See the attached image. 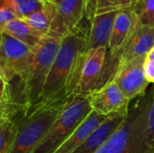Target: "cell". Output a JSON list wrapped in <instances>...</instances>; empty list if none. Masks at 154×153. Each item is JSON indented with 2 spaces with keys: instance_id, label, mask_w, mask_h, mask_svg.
<instances>
[{
  "instance_id": "cell-1",
  "label": "cell",
  "mask_w": 154,
  "mask_h": 153,
  "mask_svg": "<svg viewBox=\"0 0 154 153\" xmlns=\"http://www.w3.org/2000/svg\"><path fill=\"white\" fill-rule=\"evenodd\" d=\"M88 34L79 27L61 40L41 97L35 105L67 104L78 95L82 66L88 51Z\"/></svg>"
},
{
  "instance_id": "cell-2",
  "label": "cell",
  "mask_w": 154,
  "mask_h": 153,
  "mask_svg": "<svg viewBox=\"0 0 154 153\" xmlns=\"http://www.w3.org/2000/svg\"><path fill=\"white\" fill-rule=\"evenodd\" d=\"M152 90L131 104L126 119L97 153H154L148 133Z\"/></svg>"
},
{
  "instance_id": "cell-3",
  "label": "cell",
  "mask_w": 154,
  "mask_h": 153,
  "mask_svg": "<svg viewBox=\"0 0 154 153\" xmlns=\"http://www.w3.org/2000/svg\"><path fill=\"white\" fill-rule=\"evenodd\" d=\"M67 104L33 105L16 119L17 136L12 153H33Z\"/></svg>"
},
{
  "instance_id": "cell-4",
  "label": "cell",
  "mask_w": 154,
  "mask_h": 153,
  "mask_svg": "<svg viewBox=\"0 0 154 153\" xmlns=\"http://www.w3.org/2000/svg\"><path fill=\"white\" fill-rule=\"evenodd\" d=\"M92 112L88 96L76 95L63 107L33 153H54Z\"/></svg>"
},
{
  "instance_id": "cell-5",
  "label": "cell",
  "mask_w": 154,
  "mask_h": 153,
  "mask_svg": "<svg viewBox=\"0 0 154 153\" xmlns=\"http://www.w3.org/2000/svg\"><path fill=\"white\" fill-rule=\"evenodd\" d=\"M62 39L45 36L33 49L31 70L26 82V95L29 106L37 103L51 70Z\"/></svg>"
},
{
  "instance_id": "cell-6",
  "label": "cell",
  "mask_w": 154,
  "mask_h": 153,
  "mask_svg": "<svg viewBox=\"0 0 154 153\" xmlns=\"http://www.w3.org/2000/svg\"><path fill=\"white\" fill-rule=\"evenodd\" d=\"M32 54L33 49L6 32H1L0 78L9 80L19 77L26 86Z\"/></svg>"
},
{
  "instance_id": "cell-7",
  "label": "cell",
  "mask_w": 154,
  "mask_h": 153,
  "mask_svg": "<svg viewBox=\"0 0 154 153\" xmlns=\"http://www.w3.org/2000/svg\"><path fill=\"white\" fill-rule=\"evenodd\" d=\"M144 60L145 57H141L119 63L113 79L130 102L144 96L149 89L150 83L144 76Z\"/></svg>"
},
{
  "instance_id": "cell-8",
  "label": "cell",
  "mask_w": 154,
  "mask_h": 153,
  "mask_svg": "<svg viewBox=\"0 0 154 153\" xmlns=\"http://www.w3.org/2000/svg\"><path fill=\"white\" fill-rule=\"evenodd\" d=\"M107 48L100 47L88 50L82 66L78 95L89 96L106 84Z\"/></svg>"
},
{
  "instance_id": "cell-9",
  "label": "cell",
  "mask_w": 154,
  "mask_h": 153,
  "mask_svg": "<svg viewBox=\"0 0 154 153\" xmlns=\"http://www.w3.org/2000/svg\"><path fill=\"white\" fill-rule=\"evenodd\" d=\"M88 97L92 110L104 116L128 113L132 104L113 80L93 92Z\"/></svg>"
},
{
  "instance_id": "cell-10",
  "label": "cell",
  "mask_w": 154,
  "mask_h": 153,
  "mask_svg": "<svg viewBox=\"0 0 154 153\" xmlns=\"http://www.w3.org/2000/svg\"><path fill=\"white\" fill-rule=\"evenodd\" d=\"M138 24V17L133 10H125L117 13L107 48V55L109 58L118 62L120 52L134 32Z\"/></svg>"
},
{
  "instance_id": "cell-11",
  "label": "cell",
  "mask_w": 154,
  "mask_h": 153,
  "mask_svg": "<svg viewBox=\"0 0 154 153\" xmlns=\"http://www.w3.org/2000/svg\"><path fill=\"white\" fill-rule=\"evenodd\" d=\"M154 47V26L139 23L134 32L120 52L118 62H125L136 58L146 57Z\"/></svg>"
},
{
  "instance_id": "cell-12",
  "label": "cell",
  "mask_w": 154,
  "mask_h": 153,
  "mask_svg": "<svg viewBox=\"0 0 154 153\" xmlns=\"http://www.w3.org/2000/svg\"><path fill=\"white\" fill-rule=\"evenodd\" d=\"M128 113H119L109 115L74 153L97 152L111 135L125 122Z\"/></svg>"
},
{
  "instance_id": "cell-13",
  "label": "cell",
  "mask_w": 154,
  "mask_h": 153,
  "mask_svg": "<svg viewBox=\"0 0 154 153\" xmlns=\"http://www.w3.org/2000/svg\"><path fill=\"white\" fill-rule=\"evenodd\" d=\"M117 13H108L92 17L88 32V50L100 47L108 48Z\"/></svg>"
},
{
  "instance_id": "cell-14",
  "label": "cell",
  "mask_w": 154,
  "mask_h": 153,
  "mask_svg": "<svg viewBox=\"0 0 154 153\" xmlns=\"http://www.w3.org/2000/svg\"><path fill=\"white\" fill-rule=\"evenodd\" d=\"M92 112L82 122V124L76 129V131L58 148L54 153H74L88 139V137L107 118Z\"/></svg>"
},
{
  "instance_id": "cell-15",
  "label": "cell",
  "mask_w": 154,
  "mask_h": 153,
  "mask_svg": "<svg viewBox=\"0 0 154 153\" xmlns=\"http://www.w3.org/2000/svg\"><path fill=\"white\" fill-rule=\"evenodd\" d=\"M52 3L69 30H77L86 17L88 0H54Z\"/></svg>"
},
{
  "instance_id": "cell-16",
  "label": "cell",
  "mask_w": 154,
  "mask_h": 153,
  "mask_svg": "<svg viewBox=\"0 0 154 153\" xmlns=\"http://www.w3.org/2000/svg\"><path fill=\"white\" fill-rule=\"evenodd\" d=\"M0 30L21 41L32 49L36 48L43 38V36L34 31L27 23L19 18L1 26Z\"/></svg>"
},
{
  "instance_id": "cell-17",
  "label": "cell",
  "mask_w": 154,
  "mask_h": 153,
  "mask_svg": "<svg viewBox=\"0 0 154 153\" xmlns=\"http://www.w3.org/2000/svg\"><path fill=\"white\" fill-rule=\"evenodd\" d=\"M134 0H88L86 17L90 20L92 17L125 10H132Z\"/></svg>"
},
{
  "instance_id": "cell-18",
  "label": "cell",
  "mask_w": 154,
  "mask_h": 153,
  "mask_svg": "<svg viewBox=\"0 0 154 153\" xmlns=\"http://www.w3.org/2000/svg\"><path fill=\"white\" fill-rule=\"evenodd\" d=\"M16 136V121L7 118H0V153H12Z\"/></svg>"
},
{
  "instance_id": "cell-19",
  "label": "cell",
  "mask_w": 154,
  "mask_h": 153,
  "mask_svg": "<svg viewBox=\"0 0 154 153\" xmlns=\"http://www.w3.org/2000/svg\"><path fill=\"white\" fill-rule=\"evenodd\" d=\"M27 23L34 31L40 33L42 36H50L51 33V22L49 15L43 7V9L22 19Z\"/></svg>"
},
{
  "instance_id": "cell-20",
  "label": "cell",
  "mask_w": 154,
  "mask_h": 153,
  "mask_svg": "<svg viewBox=\"0 0 154 153\" xmlns=\"http://www.w3.org/2000/svg\"><path fill=\"white\" fill-rule=\"evenodd\" d=\"M132 10L141 24L154 26V0H138Z\"/></svg>"
},
{
  "instance_id": "cell-21",
  "label": "cell",
  "mask_w": 154,
  "mask_h": 153,
  "mask_svg": "<svg viewBox=\"0 0 154 153\" xmlns=\"http://www.w3.org/2000/svg\"><path fill=\"white\" fill-rule=\"evenodd\" d=\"M43 7H44L43 0H24L15 7L14 12L19 19H23L43 9Z\"/></svg>"
},
{
  "instance_id": "cell-22",
  "label": "cell",
  "mask_w": 154,
  "mask_h": 153,
  "mask_svg": "<svg viewBox=\"0 0 154 153\" xmlns=\"http://www.w3.org/2000/svg\"><path fill=\"white\" fill-rule=\"evenodd\" d=\"M152 95H151V104L148 115V133L151 143L154 147V85L151 87Z\"/></svg>"
},
{
  "instance_id": "cell-23",
  "label": "cell",
  "mask_w": 154,
  "mask_h": 153,
  "mask_svg": "<svg viewBox=\"0 0 154 153\" xmlns=\"http://www.w3.org/2000/svg\"><path fill=\"white\" fill-rule=\"evenodd\" d=\"M15 19H18L15 12L9 8V7H6L5 5H1V8H0V27L15 20Z\"/></svg>"
},
{
  "instance_id": "cell-24",
  "label": "cell",
  "mask_w": 154,
  "mask_h": 153,
  "mask_svg": "<svg viewBox=\"0 0 154 153\" xmlns=\"http://www.w3.org/2000/svg\"><path fill=\"white\" fill-rule=\"evenodd\" d=\"M143 69L146 80L150 84L154 85V59L145 57Z\"/></svg>"
},
{
  "instance_id": "cell-25",
  "label": "cell",
  "mask_w": 154,
  "mask_h": 153,
  "mask_svg": "<svg viewBox=\"0 0 154 153\" xmlns=\"http://www.w3.org/2000/svg\"><path fill=\"white\" fill-rule=\"evenodd\" d=\"M23 1L24 0H1V5H5L14 11L15 7Z\"/></svg>"
},
{
  "instance_id": "cell-26",
  "label": "cell",
  "mask_w": 154,
  "mask_h": 153,
  "mask_svg": "<svg viewBox=\"0 0 154 153\" xmlns=\"http://www.w3.org/2000/svg\"><path fill=\"white\" fill-rule=\"evenodd\" d=\"M44 1H47V2H53L54 0H44Z\"/></svg>"
},
{
  "instance_id": "cell-27",
  "label": "cell",
  "mask_w": 154,
  "mask_h": 153,
  "mask_svg": "<svg viewBox=\"0 0 154 153\" xmlns=\"http://www.w3.org/2000/svg\"><path fill=\"white\" fill-rule=\"evenodd\" d=\"M137 1H138V0H134V4H135V3H136Z\"/></svg>"
}]
</instances>
